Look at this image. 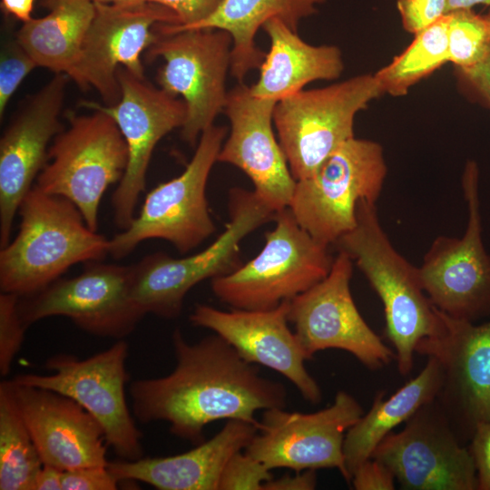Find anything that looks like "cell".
Returning a JSON list of instances; mask_svg holds the SVG:
<instances>
[{"label": "cell", "instance_id": "cell-1", "mask_svg": "<svg viewBox=\"0 0 490 490\" xmlns=\"http://www.w3.org/2000/svg\"><path fill=\"white\" fill-rule=\"evenodd\" d=\"M172 346L176 365L169 375L130 386L132 411L141 422L164 421L172 435L198 445L212 422L240 420L259 430L257 411L285 407L283 384L261 376L219 335L191 344L176 328Z\"/></svg>", "mask_w": 490, "mask_h": 490}, {"label": "cell", "instance_id": "cell-2", "mask_svg": "<svg viewBox=\"0 0 490 490\" xmlns=\"http://www.w3.org/2000/svg\"><path fill=\"white\" fill-rule=\"evenodd\" d=\"M16 236L0 250V289L19 298L34 295L72 266L95 262L110 250V240L91 230L69 200L35 185L23 200Z\"/></svg>", "mask_w": 490, "mask_h": 490}, {"label": "cell", "instance_id": "cell-3", "mask_svg": "<svg viewBox=\"0 0 490 490\" xmlns=\"http://www.w3.org/2000/svg\"><path fill=\"white\" fill-rule=\"evenodd\" d=\"M335 245L351 258L381 299L385 333L395 349L398 372L410 374L418 343L438 335L443 327L440 311L423 289L418 268L395 249L376 203L366 200L358 204L355 227Z\"/></svg>", "mask_w": 490, "mask_h": 490}, {"label": "cell", "instance_id": "cell-4", "mask_svg": "<svg viewBox=\"0 0 490 490\" xmlns=\"http://www.w3.org/2000/svg\"><path fill=\"white\" fill-rule=\"evenodd\" d=\"M275 214L254 191L231 189L230 220L207 248L184 258L154 252L132 265L134 301L145 315L177 318L186 295L194 286L230 273L241 265L240 242L256 229L273 220Z\"/></svg>", "mask_w": 490, "mask_h": 490}, {"label": "cell", "instance_id": "cell-5", "mask_svg": "<svg viewBox=\"0 0 490 490\" xmlns=\"http://www.w3.org/2000/svg\"><path fill=\"white\" fill-rule=\"evenodd\" d=\"M273 221L257 256L211 279L214 295L232 309H274L322 280L331 269L328 246L305 230L289 207L277 211Z\"/></svg>", "mask_w": 490, "mask_h": 490}, {"label": "cell", "instance_id": "cell-6", "mask_svg": "<svg viewBox=\"0 0 490 490\" xmlns=\"http://www.w3.org/2000/svg\"><path fill=\"white\" fill-rule=\"evenodd\" d=\"M387 173L381 144L354 137L311 175L297 181L289 208L316 240L326 246L335 244L355 227L360 201L377 203Z\"/></svg>", "mask_w": 490, "mask_h": 490}, {"label": "cell", "instance_id": "cell-7", "mask_svg": "<svg viewBox=\"0 0 490 490\" xmlns=\"http://www.w3.org/2000/svg\"><path fill=\"white\" fill-rule=\"evenodd\" d=\"M382 95L374 74H363L279 101L273 124L294 179L311 175L340 145L354 138L356 115Z\"/></svg>", "mask_w": 490, "mask_h": 490}, {"label": "cell", "instance_id": "cell-8", "mask_svg": "<svg viewBox=\"0 0 490 490\" xmlns=\"http://www.w3.org/2000/svg\"><path fill=\"white\" fill-rule=\"evenodd\" d=\"M227 132V127L213 124L201 133L185 170L152 189L131 224L110 240L109 253L113 258H124L152 239L167 240L187 253L215 232L206 186Z\"/></svg>", "mask_w": 490, "mask_h": 490}, {"label": "cell", "instance_id": "cell-9", "mask_svg": "<svg viewBox=\"0 0 490 490\" xmlns=\"http://www.w3.org/2000/svg\"><path fill=\"white\" fill-rule=\"evenodd\" d=\"M93 111L70 117L69 128L54 138L34 185L72 201L87 226L98 231L102 197L122 179L128 149L115 121L100 110Z\"/></svg>", "mask_w": 490, "mask_h": 490}, {"label": "cell", "instance_id": "cell-10", "mask_svg": "<svg viewBox=\"0 0 490 490\" xmlns=\"http://www.w3.org/2000/svg\"><path fill=\"white\" fill-rule=\"evenodd\" d=\"M129 347L122 338L106 350L85 359L61 354L47 359L50 375L21 374L19 385L48 389L83 407L101 426L107 446L123 460L143 456L142 433L128 408L125 361Z\"/></svg>", "mask_w": 490, "mask_h": 490}, {"label": "cell", "instance_id": "cell-11", "mask_svg": "<svg viewBox=\"0 0 490 490\" xmlns=\"http://www.w3.org/2000/svg\"><path fill=\"white\" fill-rule=\"evenodd\" d=\"M462 189L467 224L460 238L436 237L418 268L423 289L442 313L478 322L490 318V255L482 239L479 169L466 163Z\"/></svg>", "mask_w": 490, "mask_h": 490}, {"label": "cell", "instance_id": "cell-12", "mask_svg": "<svg viewBox=\"0 0 490 490\" xmlns=\"http://www.w3.org/2000/svg\"><path fill=\"white\" fill-rule=\"evenodd\" d=\"M231 49L228 32L201 28L158 34L146 51L148 59L160 57L164 62L156 75L160 88L181 97L185 103L181 136L192 146L225 108Z\"/></svg>", "mask_w": 490, "mask_h": 490}, {"label": "cell", "instance_id": "cell-13", "mask_svg": "<svg viewBox=\"0 0 490 490\" xmlns=\"http://www.w3.org/2000/svg\"><path fill=\"white\" fill-rule=\"evenodd\" d=\"M353 260L338 250L328 274L289 302V322L309 359L325 349H342L370 370L396 358L395 351L368 326L350 291Z\"/></svg>", "mask_w": 490, "mask_h": 490}, {"label": "cell", "instance_id": "cell-14", "mask_svg": "<svg viewBox=\"0 0 490 490\" xmlns=\"http://www.w3.org/2000/svg\"><path fill=\"white\" fill-rule=\"evenodd\" d=\"M363 414L358 400L346 391H338L330 406L314 413L266 409L245 452L270 470L337 468L350 484L344 440Z\"/></svg>", "mask_w": 490, "mask_h": 490}, {"label": "cell", "instance_id": "cell-15", "mask_svg": "<svg viewBox=\"0 0 490 490\" xmlns=\"http://www.w3.org/2000/svg\"><path fill=\"white\" fill-rule=\"evenodd\" d=\"M372 458L385 464L406 490H477L468 446L456 436L434 399L423 405L398 432L377 446Z\"/></svg>", "mask_w": 490, "mask_h": 490}, {"label": "cell", "instance_id": "cell-16", "mask_svg": "<svg viewBox=\"0 0 490 490\" xmlns=\"http://www.w3.org/2000/svg\"><path fill=\"white\" fill-rule=\"evenodd\" d=\"M93 4V18L68 76L83 90L95 89L106 105H114L121 97L118 66L143 79L141 56L158 38L155 26L179 22L170 9L149 1L127 5Z\"/></svg>", "mask_w": 490, "mask_h": 490}, {"label": "cell", "instance_id": "cell-17", "mask_svg": "<svg viewBox=\"0 0 490 490\" xmlns=\"http://www.w3.org/2000/svg\"><path fill=\"white\" fill-rule=\"evenodd\" d=\"M24 298L18 309L26 327L63 316L90 334L122 339L145 316L132 298V265L95 261L76 277Z\"/></svg>", "mask_w": 490, "mask_h": 490}, {"label": "cell", "instance_id": "cell-18", "mask_svg": "<svg viewBox=\"0 0 490 490\" xmlns=\"http://www.w3.org/2000/svg\"><path fill=\"white\" fill-rule=\"evenodd\" d=\"M440 314V333L421 340L416 352L438 361L442 382L435 400L467 446L490 419V318L478 324Z\"/></svg>", "mask_w": 490, "mask_h": 490}, {"label": "cell", "instance_id": "cell-19", "mask_svg": "<svg viewBox=\"0 0 490 490\" xmlns=\"http://www.w3.org/2000/svg\"><path fill=\"white\" fill-rule=\"evenodd\" d=\"M121 97L114 105L83 102L84 107L100 110L118 125L127 145L128 163L112 196L115 225L125 230L134 218L140 194L145 189L146 173L153 150L169 132L181 128L186 106L162 88H155L121 67L117 71Z\"/></svg>", "mask_w": 490, "mask_h": 490}, {"label": "cell", "instance_id": "cell-20", "mask_svg": "<svg viewBox=\"0 0 490 490\" xmlns=\"http://www.w3.org/2000/svg\"><path fill=\"white\" fill-rule=\"evenodd\" d=\"M69 76L55 74L29 97L0 140V246L5 247L20 205L45 165L48 144L61 131L59 116Z\"/></svg>", "mask_w": 490, "mask_h": 490}, {"label": "cell", "instance_id": "cell-21", "mask_svg": "<svg viewBox=\"0 0 490 490\" xmlns=\"http://www.w3.org/2000/svg\"><path fill=\"white\" fill-rule=\"evenodd\" d=\"M276 103L253 96L243 83L228 92L230 133L218 156V162L241 170L275 212L289 206L297 182L273 132Z\"/></svg>", "mask_w": 490, "mask_h": 490}, {"label": "cell", "instance_id": "cell-22", "mask_svg": "<svg viewBox=\"0 0 490 490\" xmlns=\"http://www.w3.org/2000/svg\"><path fill=\"white\" fill-rule=\"evenodd\" d=\"M289 302L266 310L233 309L230 311L197 304L190 321L221 337L247 362L281 374L305 400L318 404L322 399L321 389L308 372L305 361L309 358L288 326Z\"/></svg>", "mask_w": 490, "mask_h": 490}, {"label": "cell", "instance_id": "cell-23", "mask_svg": "<svg viewBox=\"0 0 490 490\" xmlns=\"http://www.w3.org/2000/svg\"><path fill=\"white\" fill-rule=\"evenodd\" d=\"M11 383L44 465L62 471L109 465L103 431L78 403L48 389Z\"/></svg>", "mask_w": 490, "mask_h": 490}, {"label": "cell", "instance_id": "cell-24", "mask_svg": "<svg viewBox=\"0 0 490 490\" xmlns=\"http://www.w3.org/2000/svg\"><path fill=\"white\" fill-rule=\"evenodd\" d=\"M258 427L240 420H227L211 439L182 454L109 462L108 468L121 481H139L160 490H219L222 471L230 458L243 451Z\"/></svg>", "mask_w": 490, "mask_h": 490}, {"label": "cell", "instance_id": "cell-25", "mask_svg": "<svg viewBox=\"0 0 490 490\" xmlns=\"http://www.w3.org/2000/svg\"><path fill=\"white\" fill-rule=\"evenodd\" d=\"M262 29L270 46L260 66L258 81L250 86L253 96L278 103L311 82L331 81L341 75L344 61L338 46L309 44L277 18L267 21Z\"/></svg>", "mask_w": 490, "mask_h": 490}, {"label": "cell", "instance_id": "cell-26", "mask_svg": "<svg viewBox=\"0 0 490 490\" xmlns=\"http://www.w3.org/2000/svg\"><path fill=\"white\" fill-rule=\"evenodd\" d=\"M327 1L224 0L211 15L181 30L216 28L228 32L232 38L230 74L242 83L246 74L260 68L264 60L265 53L257 47L255 35L267 21L279 19L297 32L299 22L316 14L318 6Z\"/></svg>", "mask_w": 490, "mask_h": 490}, {"label": "cell", "instance_id": "cell-27", "mask_svg": "<svg viewBox=\"0 0 490 490\" xmlns=\"http://www.w3.org/2000/svg\"><path fill=\"white\" fill-rule=\"evenodd\" d=\"M441 382L440 365L435 358L428 357L423 369L390 397L385 398V391L376 393L369 411L359 417L345 436L343 450L350 482L357 468L371 458L386 436L436 398Z\"/></svg>", "mask_w": 490, "mask_h": 490}, {"label": "cell", "instance_id": "cell-28", "mask_svg": "<svg viewBox=\"0 0 490 490\" xmlns=\"http://www.w3.org/2000/svg\"><path fill=\"white\" fill-rule=\"evenodd\" d=\"M49 13L23 23L18 41L36 64L69 74L75 64L95 6L88 0H43Z\"/></svg>", "mask_w": 490, "mask_h": 490}, {"label": "cell", "instance_id": "cell-29", "mask_svg": "<svg viewBox=\"0 0 490 490\" xmlns=\"http://www.w3.org/2000/svg\"><path fill=\"white\" fill-rule=\"evenodd\" d=\"M43 466L11 380H4L0 384V489L33 490Z\"/></svg>", "mask_w": 490, "mask_h": 490}, {"label": "cell", "instance_id": "cell-30", "mask_svg": "<svg viewBox=\"0 0 490 490\" xmlns=\"http://www.w3.org/2000/svg\"><path fill=\"white\" fill-rule=\"evenodd\" d=\"M447 26L446 15L415 34L402 53L374 74L383 94L405 96L418 82L449 63Z\"/></svg>", "mask_w": 490, "mask_h": 490}, {"label": "cell", "instance_id": "cell-31", "mask_svg": "<svg viewBox=\"0 0 490 490\" xmlns=\"http://www.w3.org/2000/svg\"><path fill=\"white\" fill-rule=\"evenodd\" d=\"M447 16L449 63L456 69L470 67L482 57L490 41V9L485 15L461 9Z\"/></svg>", "mask_w": 490, "mask_h": 490}, {"label": "cell", "instance_id": "cell-32", "mask_svg": "<svg viewBox=\"0 0 490 490\" xmlns=\"http://www.w3.org/2000/svg\"><path fill=\"white\" fill-rule=\"evenodd\" d=\"M37 65L18 41L16 33L5 34L0 48V119L24 79Z\"/></svg>", "mask_w": 490, "mask_h": 490}, {"label": "cell", "instance_id": "cell-33", "mask_svg": "<svg viewBox=\"0 0 490 490\" xmlns=\"http://www.w3.org/2000/svg\"><path fill=\"white\" fill-rule=\"evenodd\" d=\"M19 297L15 294H0V373L6 376L14 358L21 348L26 326L18 309Z\"/></svg>", "mask_w": 490, "mask_h": 490}, {"label": "cell", "instance_id": "cell-34", "mask_svg": "<svg viewBox=\"0 0 490 490\" xmlns=\"http://www.w3.org/2000/svg\"><path fill=\"white\" fill-rule=\"evenodd\" d=\"M270 469L246 452H237L226 464L219 490H263V484L271 479Z\"/></svg>", "mask_w": 490, "mask_h": 490}, {"label": "cell", "instance_id": "cell-35", "mask_svg": "<svg viewBox=\"0 0 490 490\" xmlns=\"http://www.w3.org/2000/svg\"><path fill=\"white\" fill-rule=\"evenodd\" d=\"M170 9L177 16L178 24H160L158 34H168L191 26L211 15L224 0H147Z\"/></svg>", "mask_w": 490, "mask_h": 490}, {"label": "cell", "instance_id": "cell-36", "mask_svg": "<svg viewBox=\"0 0 490 490\" xmlns=\"http://www.w3.org/2000/svg\"><path fill=\"white\" fill-rule=\"evenodd\" d=\"M448 0H397L403 28L416 34L447 15Z\"/></svg>", "mask_w": 490, "mask_h": 490}, {"label": "cell", "instance_id": "cell-37", "mask_svg": "<svg viewBox=\"0 0 490 490\" xmlns=\"http://www.w3.org/2000/svg\"><path fill=\"white\" fill-rule=\"evenodd\" d=\"M461 91L490 111V41L482 57L472 66L456 69Z\"/></svg>", "mask_w": 490, "mask_h": 490}, {"label": "cell", "instance_id": "cell-38", "mask_svg": "<svg viewBox=\"0 0 490 490\" xmlns=\"http://www.w3.org/2000/svg\"><path fill=\"white\" fill-rule=\"evenodd\" d=\"M119 482L108 466L63 471V490H115Z\"/></svg>", "mask_w": 490, "mask_h": 490}, {"label": "cell", "instance_id": "cell-39", "mask_svg": "<svg viewBox=\"0 0 490 490\" xmlns=\"http://www.w3.org/2000/svg\"><path fill=\"white\" fill-rule=\"evenodd\" d=\"M396 477L382 462L369 458L354 472L351 482L356 490H393Z\"/></svg>", "mask_w": 490, "mask_h": 490}, {"label": "cell", "instance_id": "cell-40", "mask_svg": "<svg viewBox=\"0 0 490 490\" xmlns=\"http://www.w3.org/2000/svg\"><path fill=\"white\" fill-rule=\"evenodd\" d=\"M467 446L476 468L477 490H490V419L476 427Z\"/></svg>", "mask_w": 490, "mask_h": 490}, {"label": "cell", "instance_id": "cell-41", "mask_svg": "<svg viewBox=\"0 0 490 490\" xmlns=\"http://www.w3.org/2000/svg\"><path fill=\"white\" fill-rule=\"evenodd\" d=\"M317 485L315 469L296 472V475H285L274 479L273 477L263 484V490H312Z\"/></svg>", "mask_w": 490, "mask_h": 490}, {"label": "cell", "instance_id": "cell-42", "mask_svg": "<svg viewBox=\"0 0 490 490\" xmlns=\"http://www.w3.org/2000/svg\"><path fill=\"white\" fill-rule=\"evenodd\" d=\"M63 471L44 465L36 475L33 490H63Z\"/></svg>", "mask_w": 490, "mask_h": 490}, {"label": "cell", "instance_id": "cell-43", "mask_svg": "<svg viewBox=\"0 0 490 490\" xmlns=\"http://www.w3.org/2000/svg\"><path fill=\"white\" fill-rule=\"evenodd\" d=\"M35 0H1L3 11L23 23L29 21Z\"/></svg>", "mask_w": 490, "mask_h": 490}, {"label": "cell", "instance_id": "cell-44", "mask_svg": "<svg viewBox=\"0 0 490 490\" xmlns=\"http://www.w3.org/2000/svg\"><path fill=\"white\" fill-rule=\"evenodd\" d=\"M476 5H490V0H448L447 14L461 9H473Z\"/></svg>", "mask_w": 490, "mask_h": 490}, {"label": "cell", "instance_id": "cell-45", "mask_svg": "<svg viewBox=\"0 0 490 490\" xmlns=\"http://www.w3.org/2000/svg\"><path fill=\"white\" fill-rule=\"evenodd\" d=\"M93 3L109 4V5H137L147 2V0H88Z\"/></svg>", "mask_w": 490, "mask_h": 490}]
</instances>
